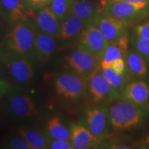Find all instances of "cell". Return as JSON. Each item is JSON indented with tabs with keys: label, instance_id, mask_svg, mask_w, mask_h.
<instances>
[{
	"label": "cell",
	"instance_id": "836d02e7",
	"mask_svg": "<svg viewBox=\"0 0 149 149\" xmlns=\"http://www.w3.org/2000/svg\"><path fill=\"white\" fill-rule=\"evenodd\" d=\"M99 1H100V3H101V5L102 6V7H103V8H104V5H105L106 3L107 2L108 0H99Z\"/></svg>",
	"mask_w": 149,
	"mask_h": 149
},
{
	"label": "cell",
	"instance_id": "d6986e66",
	"mask_svg": "<svg viewBox=\"0 0 149 149\" xmlns=\"http://www.w3.org/2000/svg\"><path fill=\"white\" fill-rule=\"evenodd\" d=\"M129 43V37L125 35L117 42L109 44L106 48L100 61L101 68H110V65L115 59H125L128 52Z\"/></svg>",
	"mask_w": 149,
	"mask_h": 149
},
{
	"label": "cell",
	"instance_id": "ffe728a7",
	"mask_svg": "<svg viewBox=\"0 0 149 149\" xmlns=\"http://www.w3.org/2000/svg\"><path fill=\"white\" fill-rule=\"evenodd\" d=\"M17 133L24 137L29 145L31 149H45L48 148L51 137L46 131L33 128L21 127Z\"/></svg>",
	"mask_w": 149,
	"mask_h": 149
},
{
	"label": "cell",
	"instance_id": "7c38bea8",
	"mask_svg": "<svg viewBox=\"0 0 149 149\" xmlns=\"http://www.w3.org/2000/svg\"><path fill=\"white\" fill-rule=\"evenodd\" d=\"M109 44L114 43L122 37L128 35V26L126 22L102 13L95 24Z\"/></svg>",
	"mask_w": 149,
	"mask_h": 149
},
{
	"label": "cell",
	"instance_id": "e575fe53",
	"mask_svg": "<svg viewBox=\"0 0 149 149\" xmlns=\"http://www.w3.org/2000/svg\"><path fill=\"white\" fill-rule=\"evenodd\" d=\"M1 74H2V68H1V66H0V76L1 75Z\"/></svg>",
	"mask_w": 149,
	"mask_h": 149
},
{
	"label": "cell",
	"instance_id": "484cf974",
	"mask_svg": "<svg viewBox=\"0 0 149 149\" xmlns=\"http://www.w3.org/2000/svg\"><path fill=\"white\" fill-rule=\"evenodd\" d=\"M2 147L9 149H31L26 141L18 133L7 136L3 139Z\"/></svg>",
	"mask_w": 149,
	"mask_h": 149
},
{
	"label": "cell",
	"instance_id": "9a60e30c",
	"mask_svg": "<svg viewBox=\"0 0 149 149\" xmlns=\"http://www.w3.org/2000/svg\"><path fill=\"white\" fill-rule=\"evenodd\" d=\"M86 25L81 19L73 14L70 13L63 21L61 22V26L57 39L64 45L69 44L76 40L81 34Z\"/></svg>",
	"mask_w": 149,
	"mask_h": 149
},
{
	"label": "cell",
	"instance_id": "4dcf8cb0",
	"mask_svg": "<svg viewBox=\"0 0 149 149\" xmlns=\"http://www.w3.org/2000/svg\"><path fill=\"white\" fill-rule=\"evenodd\" d=\"M13 87L8 81L0 78V97L5 96Z\"/></svg>",
	"mask_w": 149,
	"mask_h": 149
},
{
	"label": "cell",
	"instance_id": "5bb4252c",
	"mask_svg": "<svg viewBox=\"0 0 149 149\" xmlns=\"http://www.w3.org/2000/svg\"><path fill=\"white\" fill-rule=\"evenodd\" d=\"M35 29L57 39L61 26V21L48 6L35 10L32 19Z\"/></svg>",
	"mask_w": 149,
	"mask_h": 149
},
{
	"label": "cell",
	"instance_id": "d590c367",
	"mask_svg": "<svg viewBox=\"0 0 149 149\" xmlns=\"http://www.w3.org/2000/svg\"><path fill=\"white\" fill-rule=\"evenodd\" d=\"M108 1H109V0H108Z\"/></svg>",
	"mask_w": 149,
	"mask_h": 149
},
{
	"label": "cell",
	"instance_id": "52a82bcc",
	"mask_svg": "<svg viewBox=\"0 0 149 149\" xmlns=\"http://www.w3.org/2000/svg\"><path fill=\"white\" fill-rule=\"evenodd\" d=\"M0 62L8 70L12 79L19 84H27L34 77L33 61L13 55L0 48Z\"/></svg>",
	"mask_w": 149,
	"mask_h": 149
},
{
	"label": "cell",
	"instance_id": "44dd1931",
	"mask_svg": "<svg viewBox=\"0 0 149 149\" xmlns=\"http://www.w3.org/2000/svg\"><path fill=\"white\" fill-rule=\"evenodd\" d=\"M126 66L130 72L137 77L144 79L148 75L147 62L140 54L134 49L128 51L125 58Z\"/></svg>",
	"mask_w": 149,
	"mask_h": 149
},
{
	"label": "cell",
	"instance_id": "3957f363",
	"mask_svg": "<svg viewBox=\"0 0 149 149\" xmlns=\"http://www.w3.org/2000/svg\"><path fill=\"white\" fill-rule=\"evenodd\" d=\"M149 13V3L132 2L124 0H109L103 8V13L126 22L133 23Z\"/></svg>",
	"mask_w": 149,
	"mask_h": 149
},
{
	"label": "cell",
	"instance_id": "4316f807",
	"mask_svg": "<svg viewBox=\"0 0 149 149\" xmlns=\"http://www.w3.org/2000/svg\"><path fill=\"white\" fill-rule=\"evenodd\" d=\"M48 149H73L70 141L51 139L48 146Z\"/></svg>",
	"mask_w": 149,
	"mask_h": 149
},
{
	"label": "cell",
	"instance_id": "1f68e13d",
	"mask_svg": "<svg viewBox=\"0 0 149 149\" xmlns=\"http://www.w3.org/2000/svg\"><path fill=\"white\" fill-rule=\"evenodd\" d=\"M109 148H115V149H128L130 148V147L128 146L127 145H124V144H111Z\"/></svg>",
	"mask_w": 149,
	"mask_h": 149
},
{
	"label": "cell",
	"instance_id": "e0dca14e",
	"mask_svg": "<svg viewBox=\"0 0 149 149\" xmlns=\"http://www.w3.org/2000/svg\"><path fill=\"white\" fill-rule=\"evenodd\" d=\"M57 48L56 38L35 29V50L37 59L46 63L51 59Z\"/></svg>",
	"mask_w": 149,
	"mask_h": 149
},
{
	"label": "cell",
	"instance_id": "6da1fadb",
	"mask_svg": "<svg viewBox=\"0 0 149 149\" xmlns=\"http://www.w3.org/2000/svg\"><path fill=\"white\" fill-rule=\"evenodd\" d=\"M35 29L31 22L13 25L2 40L0 48L13 55L24 57L31 61L36 58L35 50Z\"/></svg>",
	"mask_w": 149,
	"mask_h": 149
},
{
	"label": "cell",
	"instance_id": "f546056e",
	"mask_svg": "<svg viewBox=\"0 0 149 149\" xmlns=\"http://www.w3.org/2000/svg\"><path fill=\"white\" fill-rule=\"evenodd\" d=\"M25 1L29 8L35 11L48 6L51 0H25Z\"/></svg>",
	"mask_w": 149,
	"mask_h": 149
},
{
	"label": "cell",
	"instance_id": "8fae6325",
	"mask_svg": "<svg viewBox=\"0 0 149 149\" xmlns=\"http://www.w3.org/2000/svg\"><path fill=\"white\" fill-rule=\"evenodd\" d=\"M34 14L25 0H0V16L12 25L31 22Z\"/></svg>",
	"mask_w": 149,
	"mask_h": 149
},
{
	"label": "cell",
	"instance_id": "d6a6232c",
	"mask_svg": "<svg viewBox=\"0 0 149 149\" xmlns=\"http://www.w3.org/2000/svg\"><path fill=\"white\" fill-rule=\"evenodd\" d=\"M124 1H132V2H146V3H149V0H124Z\"/></svg>",
	"mask_w": 149,
	"mask_h": 149
},
{
	"label": "cell",
	"instance_id": "8992f818",
	"mask_svg": "<svg viewBox=\"0 0 149 149\" xmlns=\"http://www.w3.org/2000/svg\"><path fill=\"white\" fill-rule=\"evenodd\" d=\"M5 96L4 110L9 116L15 119H30L39 114L34 101L28 95L12 88Z\"/></svg>",
	"mask_w": 149,
	"mask_h": 149
},
{
	"label": "cell",
	"instance_id": "ba28073f",
	"mask_svg": "<svg viewBox=\"0 0 149 149\" xmlns=\"http://www.w3.org/2000/svg\"><path fill=\"white\" fill-rule=\"evenodd\" d=\"M87 95L94 103L113 102L122 97L102 73L101 67L87 79Z\"/></svg>",
	"mask_w": 149,
	"mask_h": 149
},
{
	"label": "cell",
	"instance_id": "d4e9b609",
	"mask_svg": "<svg viewBox=\"0 0 149 149\" xmlns=\"http://www.w3.org/2000/svg\"><path fill=\"white\" fill-rule=\"evenodd\" d=\"M70 0H51L48 6L60 21L70 14Z\"/></svg>",
	"mask_w": 149,
	"mask_h": 149
},
{
	"label": "cell",
	"instance_id": "83f0119b",
	"mask_svg": "<svg viewBox=\"0 0 149 149\" xmlns=\"http://www.w3.org/2000/svg\"><path fill=\"white\" fill-rule=\"evenodd\" d=\"M133 33L141 38L149 40V21L137 26L134 29Z\"/></svg>",
	"mask_w": 149,
	"mask_h": 149
},
{
	"label": "cell",
	"instance_id": "cb8c5ba5",
	"mask_svg": "<svg viewBox=\"0 0 149 149\" xmlns=\"http://www.w3.org/2000/svg\"><path fill=\"white\" fill-rule=\"evenodd\" d=\"M128 37L133 49L140 54L146 62L149 64V40L141 38L134 33Z\"/></svg>",
	"mask_w": 149,
	"mask_h": 149
},
{
	"label": "cell",
	"instance_id": "5b68a950",
	"mask_svg": "<svg viewBox=\"0 0 149 149\" xmlns=\"http://www.w3.org/2000/svg\"><path fill=\"white\" fill-rule=\"evenodd\" d=\"M55 88L59 96L77 101L87 95V79L72 71L64 72L55 79Z\"/></svg>",
	"mask_w": 149,
	"mask_h": 149
},
{
	"label": "cell",
	"instance_id": "603a6c76",
	"mask_svg": "<svg viewBox=\"0 0 149 149\" xmlns=\"http://www.w3.org/2000/svg\"><path fill=\"white\" fill-rule=\"evenodd\" d=\"M101 71L104 77L112 86L122 94L123 90L127 84V79L124 74H119L111 68H101Z\"/></svg>",
	"mask_w": 149,
	"mask_h": 149
},
{
	"label": "cell",
	"instance_id": "ac0fdd59",
	"mask_svg": "<svg viewBox=\"0 0 149 149\" xmlns=\"http://www.w3.org/2000/svg\"><path fill=\"white\" fill-rule=\"evenodd\" d=\"M121 98L137 105L144 106L149 99V86L145 81L141 80L131 81L126 84Z\"/></svg>",
	"mask_w": 149,
	"mask_h": 149
},
{
	"label": "cell",
	"instance_id": "30bf717a",
	"mask_svg": "<svg viewBox=\"0 0 149 149\" xmlns=\"http://www.w3.org/2000/svg\"><path fill=\"white\" fill-rule=\"evenodd\" d=\"M109 44L96 26H88L83 30L77 41V48L94 55L100 61Z\"/></svg>",
	"mask_w": 149,
	"mask_h": 149
},
{
	"label": "cell",
	"instance_id": "f1b7e54d",
	"mask_svg": "<svg viewBox=\"0 0 149 149\" xmlns=\"http://www.w3.org/2000/svg\"><path fill=\"white\" fill-rule=\"evenodd\" d=\"M110 68L114 70L119 74H125L126 69V63L124 58L115 59L110 65Z\"/></svg>",
	"mask_w": 149,
	"mask_h": 149
},
{
	"label": "cell",
	"instance_id": "7a4b0ae2",
	"mask_svg": "<svg viewBox=\"0 0 149 149\" xmlns=\"http://www.w3.org/2000/svg\"><path fill=\"white\" fill-rule=\"evenodd\" d=\"M110 122L114 130L122 131L141 124L148 112L144 106H139L120 98L109 109Z\"/></svg>",
	"mask_w": 149,
	"mask_h": 149
},
{
	"label": "cell",
	"instance_id": "277c9868",
	"mask_svg": "<svg viewBox=\"0 0 149 149\" xmlns=\"http://www.w3.org/2000/svg\"><path fill=\"white\" fill-rule=\"evenodd\" d=\"M81 123L101 144L107 137L111 126L109 109L102 104L87 107L83 112Z\"/></svg>",
	"mask_w": 149,
	"mask_h": 149
},
{
	"label": "cell",
	"instance_id": "4fadbf2b",
	"mask_svg": "<svg viewBox=\"0 0 149 149\" xmlns=\"http://www.w3.org/2000/svg\"><path fill=\"white\" fill-rule=\"evenodd\" d=\"M70 13L81 19L88 26L95 25L100 15L103 13V7L95 0H70Z\"/></svg>",
	"mask_w": 149,
	"mask_h": 149
},
{
	"label": "cell",
	"instance_id": "2e32d148",
	"mask_svg": "<svg viewBox=\"0 0 149 149\" xmlns=\"http://www.w3.org/2000/svg\"><path fill=\"white\" fill-rule=\"evenodd\" d=\"M70 129V141L73 149L96 148L101 144L82 123H72Z\"/></svg>",
	"mask_w": 149,
	"mask_h": 149
},
{
	"label": "cell",
	"instance_id": "9c48e42d",
	"mask_svg": "<svg viewBox=\"0 0 149 149\" xmlns=\"http://www.w3.org/2000/svg\"><path fill=\"white\" fill-rule=\"evenodd\" d=\"M65 63L70 71L88 79L100 68V60L94 55L77 48L65 57Z\"/></svg>",
	"mask_w": 149,
	"mask_h": 149
},
{
	"label": "cell",
	"instance_id": "7402d4cb",
	"mask_svg": "<svg viewBox=\"0 0 149 149\" xmlns=\"http://www.w3.org/2000/svg\"><path fill=\"white\" fill-rule=\"evenodd\" d=\"M48 135L51 139L70 141V129L65 125L59 117H51L46 124Z\"/></svg>",
	"mask_w": 149,
	"mask_h": 149
}]
</instances>
